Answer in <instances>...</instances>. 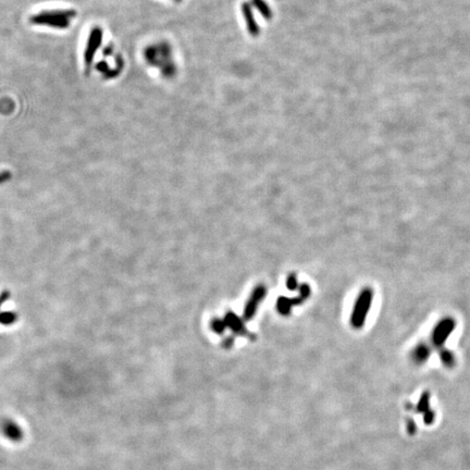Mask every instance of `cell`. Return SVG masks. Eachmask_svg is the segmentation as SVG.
Here are the masks:
<instances>
[{
    "label": "cell",
    "instance_id": "1",
    "mask_svg": "<svg viewBox=\"0 0 470 470\" xmlns=\"http://www.w3.org/2000/svg\"><path fill=\"white\" fill-rule=\"evenodd\" d=\"M374 300V291L370 287H365L359 293L355 302L353 313L351 316V325L354 329H362L367 320L368 314Z\"/></svg>",
    "mask_w": 470,
    "mask_h": 470
},
{
    "label": "cell",
    "instance_id": "2",
    "mask_svg": "<svg viewBox=\"0 0 470 470\" xmlns=\"http://www.w3.org/2000/svg\"><path fill=\"white\" fill-rule=\"evenodd\" d=\"M456 328L455 319L451 318V317H446L438 322V325L434 327L432 335H431V340H432L433 345L438 348L443 347L446 343L447 338L451 336V334L454 332Z\"/></svg>",
    "mask_w": 470,
    "mask_h": 470
},
{
    "label": "cell",
    "instance_id": "3",
    "mask_svg": "<svg viewBox=\"0 0 470 470\" xmlns=\"http://www.w3.org/2000/svg\"><path fill=\"white\" fill-rule=\"evenodd\" d=\"M266 295H267V288L265 285H258L254 289V292L251 293L248 302L247 304H246L245 309H244L243 317L246 321L251 320L254 318L257 308H258V306L262 300L265 299Z\"/></svg>",
    "mask_w": 470,
    "mask_h": 470
},
{
    "label": "cell",
    "instance_id": "4",
    "mask_svg": "<svg viewBox=\"0 0 470 470\" xmlns=\"http://www.w3.org/2000/svg\"><path fill=\"white\" fill-rule=\"evenodd\" d=\"M225 322L227 328H230V329L233 331V333L237 335H248L247 329L244 325V322L242 319L237 317L235 314H233L232 311H228L226 317H225Z\"/></svg>",
    "mask_w": 470,
    "mask_h": 470
},
{
    "label": "cell",
    "instance_id": "5",
    "mask_svg": "<svg viewBox=\"0 0 470 470\" xmlns=\"http://www.w3.org/2000/svg\"><path fill=\"white\" fill-rule=\"evenodd\" d=\"M303 302H304V300L300 296H298L297 298H294V299H289V298H286L284 296H281V297H279V299L277 300V309L281 315L287 316V315H289V313H291V309H292L293 306L298 305V304L303 303Z\"/></svg>",
    "mask_w": 470,
    "mask_h": 470
},
{
    "label": "cell",
    "instance_id": "6",
    "mask_svg": "<svg viewBox=\"0 0 470 470\" xmlns=\"http://www.w3.org/2000/svg\"><path fill=\"white\" fill-rule=\"evenodd\" d=\"M430 348L427 345H423V344H420V345L416 346L413 352V358L416 363L423 364L424 362H427L430 357Z\"/></svg>",
    "mask_w": 470,
    "mask_h": 470
},
{
    "label": "cell",
    "instance_id": "7",
    "mask_svg": "<svg viewBox=\"0 0 470 470\" xmlns=\"http://www.w3.org/2000/svg\"><path fill=\"white\" fill-rule=\"evenodd\" d=\"M439 354H440L441 362L443 363L445 366H447V367H452V366L454 365L455 356L451 351H449V349L442 347V348H440Z\"/></svg>",
    "mask_w": 470,
    "mask_h": 470
},
{
    "label": "cell",
    "instance_id": "8",
    "mask_svg": "<svg viewBox=\"0 0 470 470\" xmlns=\"http://www.w3.org/2000/svg\"><path fill=\"white\" fill-rule=\"evenodd\" d=\"M18 318L19 316L13 313V311H3V313H0V324L4 326L13 325L14 322L18 320Z\"/></svg>",
    "mask_w": 470,
    "mask_h": 470
},
{
    "label": "cell",
    "instance_id": "9",
    "mask_svg": "<svg viewBox=\"0 0 470 470\" xmlns=\"http://www.w3.org/2000/svg\"><path fill=\"white\" fill-rule=\"evenodd\" d=\"M211 328L216 333H218V334H222V333L227 329V326H226L225 320L214 319L211 322Z\"/></svg>",
    "mask_w": 470,
    "mask_h": 470
},
{
    "label": "cell",
    "instance_id": "10",
    "mask_svg": "<svg viewBox=\"0 0 470 470\" xmlns=\"http://www.w3.org/2000/svg\"><path fill=\"white\" fill-rule=\"evenodd\" d=\"M286 286L287 288L289 289V291H295V289L298 288V283H297V277L294 275V273H291V275H289L287 277V280H286Z\"/></svg>",
    "mask_w": 470,
    "mask_h": 470
},
{
    "label": "cell",
    "instance_id": "11",
    "mask_svg": "<svg viewBox=\"0 0 470 470\" xmlns=\"http://www.w3.org/2000/svg\"><path fill=\"white\" fill-rule=\"evenodd\" d=\"M10 298V292L8 291H3L1 294H0V307H1L2 304Z\"/></svg>",
    "mask_w": 470,
    "mask_h": 470
},
{
    "label": "cell",
    "instance_id": "12",
    "mask_svg": "<svg viewBox=\"0 0 470 470\" xmlns=\"http://www.w3.org/2000/svg\"><path fill=\"white\" fill-rule=\"evenodd\" d=\"M233 343H234V340L232 337H229L228 340H226L225 342H223V346H225L226 348H230L232 345H233Z\"/></svg>",
    "mask_w": 470,
    "mask_h": 470
}]
</instances>
